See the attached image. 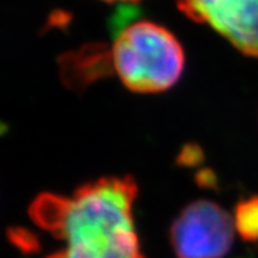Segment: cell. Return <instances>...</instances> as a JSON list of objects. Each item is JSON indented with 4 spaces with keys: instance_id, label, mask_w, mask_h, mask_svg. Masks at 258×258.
Segmentation results:
<instances>
[{
    "instance_id": "6",
    "label": "cell",
    "mask_w": 258,
    "mask_h": 258,
    "mask_svg": "<svg viewBox=\"0 0 258 258\" xmlns=\"http://www.w3.org/2000/svg\"><path fill=\"white\" fill-rule=\"evenodd\" d=\"M103 2H108V3H135L138 0H103Z\"/></svg>"
},
{
    "instance_id": "5",
    "label": "cell",
    "mask_w": 258,
    "mask_h": 258,
    "mask_svg": "<svg viewBox=\"0 0 258 258\" xmlns=\"http://www.w3.org/2000/svg\"><path fill=\"white\" fill-rule=\"evenodd\" d=\"M234 228L244 241H258V195H252L237 204L234 211Z\"/></svg>"
},
{
    "instance_id": "3",
    "label": "cell",
    "mask_w": 258,
    "mask_h": 258,
    "mask_svg": "<svg viewBox=\"0 0 258 258\" xmlns=\"http://www.w3.org/2000/svg\"><path fill=\"white\" fill-rule=\"evenodd\" d=\"M234 220L214 201L197 200L184 207L169 228L176 258H224L234 242Z\"/></svg>"
},
{
    "instance_id": "1",
    "label": "cell",
    "mask_w": 258,
    "mask_h": 258,
    "mask_svg": "<svg viewBox=\"0 0 258 258\" xmlns=\"http://www.w3.org/2000/svg\"><path fill=\"white\" fill-rule=\"evenodd\" d=\"M137 197L132 176H105L72 195L43 194L30 214L62 242L49 258H147L134 214Z\"/></svg>"
},
{
    "instance_id": "2",
    "label": "cell",
    "mask_w": 258,
    "mask_h": 258,
    "mask_svg": "<svg viewBox=\"0 0 258 258\" xmlns=\"http://www.w3.org/2000/svg\"><path fill=\"white\" fill-rule=\"evenodd\" d=\"M111 62L129 91L158 93L179 81L185 55L179 40L168 29L138 20L119 30L111 47Z\"/></svg>"
},
{
    "instance_id": "4",
    "label": "cell",
    "mask_w": 258,
    "mask_h": 258,
    "mask_svg": "<svg viewBox=\"0 0 258 258\" xmlns=\"http://www.w3.org/2000/svg\"><path fill=\"white\" fill-rule=\"evenodd\" d=\"M188 19L210 25L238 52L258 59V0H175Z\"/></svg>"
}]
</instances>
